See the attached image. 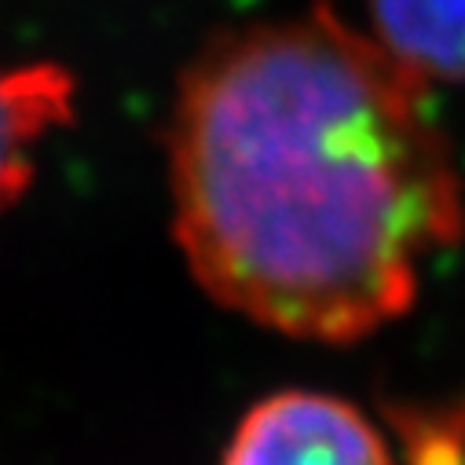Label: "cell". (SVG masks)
<instances>
[{"label":"cell","instance_id":"obj_1","mask_svg":"<svg viewBox=\"0 0 465 465\" xmlns=\"http://www.w3.org/2000/svg\"><path fill=\"white\" fill-rule=\"evenodd\" d=\"M425 88L326 5L216 34L165 129L173 239L194 282L315 344L407 315L465 235V187Z\"/></svg>","mask_w":465,"mask_h":465},{"label":"cell","instance_id":"obj_3","mask_svg":"<svg viewBox=\"0 0 465 465\" xmlns=\"http://www.w3.org/2000/svg\"><path fill=\"white\" fill-rule=\"evenodd\" d=\"M77 110V81L63 63H0V213L37 176L41 143L66 129Z\"/></svg>","mask_w":465,"mask_h":465},{"label":"cell","instance_id":"obj_2","mask_svg":"<svg viewBox=\"0 0 465 465\" xmlns=\"http://www.w3.org/2000/svg\"><path fill=\"white\" fill-rule=\"evenodd\" d=\"M220 465H396V454L356 403L286 389L242 414Z\"/></svg>","mask_w":465,"mask_h":465},{"label":"cell","instance_id":"obj_4","mask_svg":"<svg viewBox=\"0 0 465 465\" xmlns=\"http://www.w3.org/2000/svg\"><path fill=\"white\" fill-rule=\"evenodd\" d=\"M374 41L429 81H465V0H367Z\"/></svg>","mask_w":465,"mask_h":465}]
</instances>
